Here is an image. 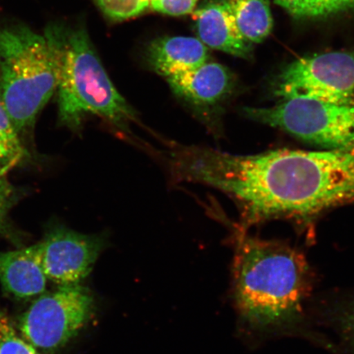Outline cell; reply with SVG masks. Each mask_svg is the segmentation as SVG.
I'll use <instances>...</instances> for the list:
<instances>
[{"label": "cell", "mask_w": 354, "mask_h": 354, "mask_svg": "<svg viewBox=\"0 0 354 354\" xmlns=\"http://www.w3.org/2000/svg\"><path fill=\"white\" fill-rule=\"evenodd\" d=\"M171 165L176 181L209 185L227 194L241 212V227L246 229L271 219L309 218L354 203V145L254 155L180 145Z\"/></svg>", "instance_id": "obj_1"}, {"label": "cell", "mask_w": 354, "mask_h": 354, "mask_svg": "<svg viewBox=\"0 0 354 354\" xmlns=\"http://www.w3.org/2000/svg\"><path fill=\"white\" fill-rule=\"evenodd\" d=\"M248 118L278 128L322 147L338 149L354 145V103L294 97L269 108H245Z\"/></svg>", "instance_id": "obj_5"}, {"label": "cell", "mask_w": 354, "mask_h": 354, "mask_svg": "<svg viewBox=\"0 0 354 354\" xmlns=\"http://www.w3.org/2000/svg\"><path fill=\"white\" fill-rule=\"evenodd\" d=\"M198 39L214 50L250 59L254 48L241 37L227 0H212L194 12Z\"/></svg>", "instance_id": "obj_11"}, {"label": "cell", "mask_w": 354, "mask_h": 354, "mask_svg": "<svg viewBox=\"0 0 354 354\" xmlns=\"http://www.w3.org/2000/svg\"><path fill=\"white\" fill-rule=\"evenodd\" d=\"M198 0H150L155 12L171 16L188 15L194 11Z\"/></svg>", "instance_id": "obj_20"}, {"label": "cell", "mask_w": 354, "mask_h": 354, "mask_svg": "<svg viewBox=\"0 0 354 354\" xmlns=\"http://www.w3.org/2000/svg\"><path fill=\"white\" fill-rule=\"evenodd\" d=\"M56 88L55 57L44 35L22 25L0 28V98L19 134Z\"/></svg>", "instance_id": "obj_4"}, {"label": "cell", "mask_w": 354, "mask_h": 354, "mask_svg": "<svg viewBox=\"0 0 354 354\" xmlns=\"http://www.w3.org/2000/svg\"><path fill=\"white\" fill-rule=\"evenodd\" d=\"M24 157L26 152L21 143L19 134L0 98V161L17 165Z\"/></svg>", "instance_id": "obj_16"}, {"label": "cell", "mask_w": 354, "mask_h": 354, "mask_svg": "<svg viewBox=\"0 0 354 354\" xmlns=\"http://www.w3.org/2000/svg\"><path fill=\"white\" fill-rule=\"evenodd\" d=\"M209 57L205 44L194 37L158 39L148 50L149 65L165 78L196 69L207 63Z\"/></svg>", "instance_id": "obj_13"}, {"label": "cell", "mask_w": 354, "mask_h": 354, "mask_svg": "<svg viewBox=\"0 0 354 354\" xmlns=\"http://www.w3.org/2000/svg\"><path fill=\"white\" fill-rule=\"evenodd\" d=\"M94 298L81 284L57 286L44 292L22 314V337L38 351L52 352L65 346L91 320Z\"/></svg>", "instance_id": "obj_6"}, {"label": "cell", "mask_w": 354, "mask_h": 354, "mask_svg": "<svg viewBox=\"0 0 354 354\" xmlns=\"http://www.w3.org/2000/svg\"><path fill=\"white\" fill-rule=\"evenodd\" d=\"M48 281L35 245L0 252V283L12 297L28 299L41 295Z\"/></svg>", "instance_id": "obj_12"}, {"label": "cell", "mask_w": 354, "mask_h": 354, "mask_svg": "<svg viewBox=\"0 0 354 354\" xmlns=\"http://www.w3.org/2000/svg\"><path fill=\"white\" fill-rule=\"evenodd\" d=\"M273 94L282 100L294 97L354 103V54L333 51L301 57L278 75Z\"/></svg>", "instance_id": "obj_7"}, {"label": "cell", "mask_w": 354, "mask_h": 354, "mask_svg": "<svg viewBox=\"0 0 354 354\" xmlns=\"http://www.w3.org/2000/svg\"><path fill=\"white\" fill-rule=\"evenodd\" d=\"M172 91L196 113L212 135L223 133L224 106L234 90V78L223 65L207 63L166 78Z\"/></svg>", "instance_id": "obj_9"}, {"label": "cell", "mask_w": 354, "mask_h": 354, "mask_svg": "<svg viewBox=\"0 0 354 354\" xmlns=\"http://www.w3.org/2000/svg\"><path fill=\"white\" fill-rule=\"evenodd\" d=\"M309 317L323 348L332 354H354V290L314 295Z\"/></svg>", "instance_id": "obj_10"}, {"label": "cell", "mask_w": 354, "mask_h": 354, "mask_svg": "<svg viewBox=\"0 0 354 354\" xmlns=\"http://www.w3.org/2000/svg\"><path fill=\"white\" fill-rule=\"evenodd\" d=\"M15 163L0 161V234L10 233L8 215L17 201V193L8 178V171Z\"/></svg>", "instance_id": "obj_18"}, {"label": "cell", "mask_w": 354, "mask_h": 354, "mask_svg": "<svg viewBox=\"0 0 354 354\" xmlns=\"http://www.w3.org/2000/svg\"><path fill=\"white\" fill-rule=\"evenodd\" d=\"M44 35L55 61L60 122L75 127L96 115L134 140L131 126L138 117L111 82L86 28L52 22Z\"/></svg>", "instance_id": "obj_3"}, {"label": "cell", "mask_w": 354, "mask_h": 354, "mask_svg": "<svg viewBox=\"0 0 354 354\" xmlns=\"http://www.w3.org/2000/svg\"><path fill=\"white\" fill-rule=\"evenodd\" d=\"M100 11L113 21H122L141 15L150 6V0H95Z\"/></svg>", "instance_id": "obj_17"}, {"label": "cell", "mask_w": 354, "mask_h": 354, "mask_svg": "<svg viewBox=\"0 0 354 354\" xmlns=\"http://www.w3.org/2000/svg\"><path fill=\"white\" fill-rule=\"evenodd\" d=\"M241 37L254 48L271 35L273 17L270 0H227Z\"/></svg>", "instance_id": "obj_14"}, {"label": "cell", "mask_w": 354, "mask_h": 354, "mask_svg": "<svg viewBox=\"0 0 354 354\" xmlns=\"http://www.w3.org/2000/svg\"><path fill=\"white\" fill-rule=\"evenodd\" d=\"M105 243L104 236L57 227L35 247L48 280L66 286L81 284L90 275Z\"/></svg>", "instance_id": "obj_8"}, {"label": "cell", "mask_w": 354, "mask_h": 354, "mask_svg": "<svg viewBox=\"0 0 354 354\" xmlns=\"http://www.w3.org/2000/svg\"><path fill=\"white\" fill-rule=\"evenodd\" d=\"M0 354H41L17 333L6 315L0 313Z\"/></svg>", "instance_id": "obj_19"}, {"label": "cell", "mask_w": 354, "mask_h": 354, "mask_svg": "<svg viewBox=\"0 0 354 354\" xmlns=\"http://www.w3.org/2000/svg\"><path fill=\"white\" fill-rule=\"evenodd\" d=\"M234 239V296L243 322L269 336H294L322 347L309 317L316 277L306 257L240 225Z\"/></svg>", "instance_id": "obj_2"}, {"label": "cell", "mask_w": 354, "mask_h": 354, "mask_svg": "<svg viewBox=\"0 0 354 354\" xmlns=\"http://www.w3.org/2000/svg\"><path fill=\"white\" fill-rule=\"evenodd\" d=\"M289 15L302 19H320L354 10V0H274Z\"/></svg>", "instance_id": "obj_15"}]
</instances>
